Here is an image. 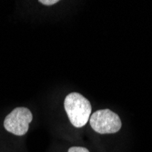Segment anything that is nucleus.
Here are the masks:
<instances>
[{
    "instance_id": "nucleus-1",
    "label": "nucleus",
    "mask_w": 152,
    "mask_h": 152,
    "mask_svg": "<svg viewBox=\"0 0 152 152\" xmlns=\"http://www.w3.org/2000/svg\"><path fill=\"white\" fill-rule=\"evenodd\" d=\"M65 110L71 124L76 128L84 127L89 120L92 107L90 102L77 92L68 94L64 101Z\"/></svg>"
},
{
    "instance_id": "nucleus-2",
    "label": "nucleus",
    "mask_w": 152,
    "mask_h": 152,
    "mask_svg": "<svg viewBox=\"0 0 152 152\" xmlns=\"http://www.w3.org/2000/svg\"><path fill=\"white\" fill-rule=\"evenodd\" d=\"M91 128L99 134H113L118 132L122 126L118 114L109 109H101L94 112L89 118Z\"/></svg>"
},
{
    "instance_id": "nucleus-3",
    "label": "nucleus",
    "mask_w": 152,
    "mask_h": 152,
    "mask_svg": "<svg viewBox=\"0 0 152 152\" xmlns=\"http://www.w3.org/2000/svg\"><path fill=\"white\" fill-rule=\"evenodd\" d=\"M33 119L31 111L26 107H17L7 116L4 121L5 129L17 136L25 135Z\"/></svg>"
},
{
    "instance_id": "nucleus-4",
    "label": "nucleus",
    "mask_w": 152,
    "mask_h": 152,
    "mask_svg": "<svg viewBox=\"0 0 152 152\" xmlns=\"http://www.w3.org/2000/svg\"><path fill=\"white\" fill-rule=\"evenodd\" d=\"M67 152H89L88 148H83V147H72L68 149Z\"/></svg>"
},
{
    "instance_id": "nucleus-5",
    "label": "nucleus",
    "mask_w": 152,
    "mask_h": 152,
    "mask_svg": "<svg viewBox=\"0 0 152 152\" xmlns=\"http://www.w3.org/2000/svg\"><path fill=\"white\" fill-rule=\"evenodd\" d=\"M39 3L43 4L45 6H51L58 3V0H39Z\"/></svg>"
}]
</instances>
